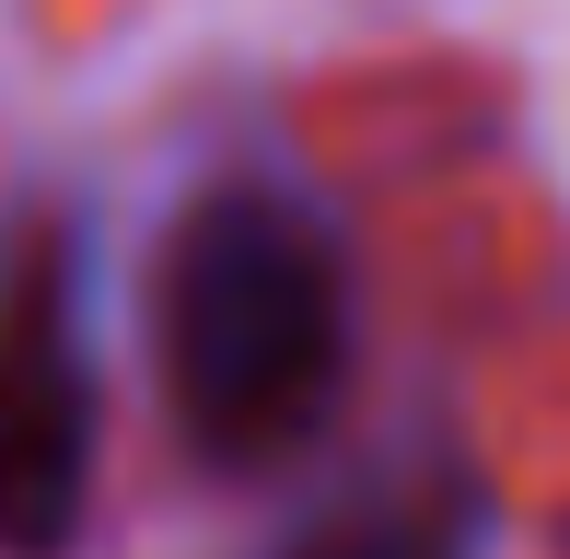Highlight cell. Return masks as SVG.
<instances>
[{
  "mask_svg": "<svg viewBox=\"0 0 570 559\" xmlns=\"http://www.w3.org/2000/svg\"><path fill=\"white\" fill-rule=\"evenodd\" d=\"M350 373V268L292 187H210L164 245V385L210 467L315 443Z\"/></svg>",
  "mask_w": 570,
  "mask_h": 559,
  "instance_id": "obj_1",
  "label": "cell"
},
{
  "mask_svg": "<svg viewBox=\"0 0 570 559\" xmlns=\"http://www.w3.org/2000/svg\"><path fill=\"white\" fill-rule=\"evenodd\" d=\"M94 501V350L59 222L0 245V559H59Z\"/></svg>",
  "mask_w": 570,
  "mask_h": 559,
  "instance_id": "obj_2",
  "label": "cell"
},
{
  "mask_svg": "<svg viewBox=\"0 0 570 559\" xmlns=\"http://www.w3.org/2000/svg\"><path fill=\"white\" fill-rule=\"evenodd\" d=\"M292 559H454V524L431 513V501H373V513L315 524Z\"/></svg>",
  "mask_w": 570,
  "mask_h": 559,
  "instance_id": "obj_3",
  "label": "cell"
}]
</instances>
